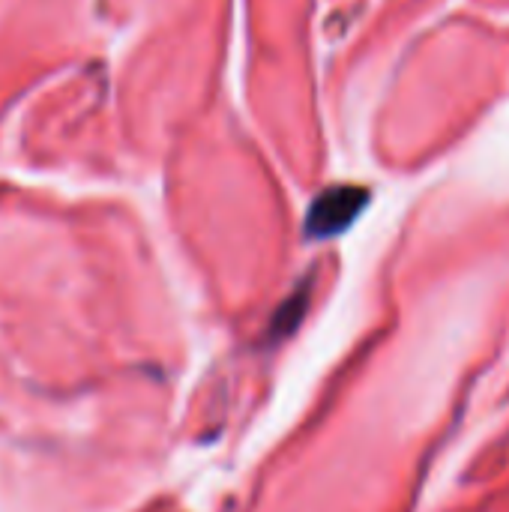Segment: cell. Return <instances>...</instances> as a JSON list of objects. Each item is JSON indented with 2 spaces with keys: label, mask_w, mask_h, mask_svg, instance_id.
Masks as SVG:
<instances>
[{
  "label": "cell",
  "mask_w": 509,
  "mask_h": 512,
  "mask_svg": "<svg viewBox=\"0 0 509 512\" xmlns=\"http://www.w3.org/2000/svg\"><path fill=\"white\" fill-rule=\"evenodd\" d=\"M369 204V189L363 186H330L324 189L306 213V234L315 240H330L348 231Z\"/></svg>",
  "instance_id": "6da1fadb"
},
{
  "label": "cell",
  "mask_w": 509,
  "mask_h": 512,
  "mask_svg": "<svg viewBox=\"0 0 509 512\" xmlns=\"http://www.w3.org/2000/svg\"><path fill=\"white\" fill-rule=\"evenodd\" d=\"M303 309H306V294H294L279 312H276V321H273V333H291L297 327V321L303 318Z\"/></svg>",
  "instance_id": "7a4b0ae2"
}]
</instances>
